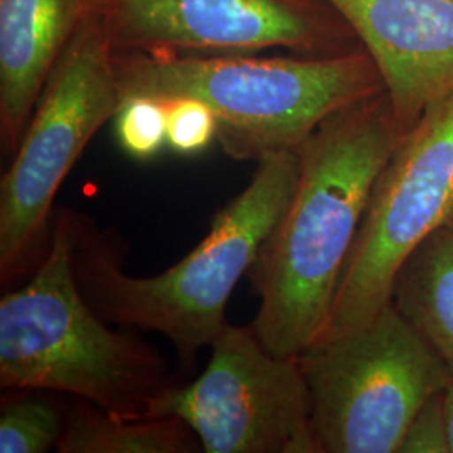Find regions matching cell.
Masks as SVG:
<instances>
[{
  "mask_svg": "<svg viewBox=\"0 0 453 453\" xmlns=\"http://www.w3.org/2000/svg\"><path fill=\"white\" fill-rule=\"evenodd\" d=\"M166 145L181 155L194 157L217 140V118L202 99L190 96L166 99Z\"/></svg>",
  "mask_w": 453,
  "mask_h": 453,
  "instance_id": "cell-16",
  "label": "cell"
},
{
  "mask_svg": "<svg viewBox=\"0 0 453 453\" xmlns=\"http://www.w3.org/2000/svg\"><path fill=\"white\" fill-rule=\"evenodd\" d=\"M203 372L163 391L150 417H177L205 453H321L297 357H275L250 326L226 323Z\"/></svg>",
  "mask_w": 453,
  "mask_h": 453,
  "instance_id": "cell-8",
  "label": "cell"
},
{
  "mask_svg": "<svg viewBox=\"0 0 453 453\" xmlns=\"http://www.w3.org/2000/svg\"><path fill=\"white\" fill-rule=\"evenodd\" d=\"M96 0H0V138L14 155L54 65Z\"/></svg>",
  "mask_w": 453,
  "mask_h": 453,
  "instance_id": "cell-11",
  "label": "cell"
},
{
  "mask_svg": "<svg viewBox=\"0 0 453 453\" xmlns=\"http://www.w3.org/2000/svg\"><path fill=\"white\" fill-rule=\"evenodd\" d=\"M114 52L331 56L361 46L326 0H96Z\"/></svg>",
  "mask_w": 453,
  "mask_h": 453,
  "instance_id": "cell-9",
  "label": "cell"
},
{
  "mask_svg": "<svg viewBox=\"0 0 453 453\" xmlns=\"http://www.w3.org/2000/svg\"><path fill=\"white\" fill-rule=\"evenodd\" d=\"M326 2L372 56L403 133L452 93L453 0Z\"/></svg>",
  "mask_w": 453,
  "mask_h": 453,
  "instance_id": "cell-10",
  "label": "cell"
},
{
  "mask_svg": "<svg viewBox=\"0 0 453 453\" xmlns=\"http://www.w3.org/2000/svg\"><path fill=\"white\" fill-rule=\"evenodd\" d=\"M297 359L321 453H400L418 410L453 374L393 303L361 327L318 338Z\"/></svg>",
  "mask_w": 453,
  "mask_h": 453,
  "instance_id": "cell-5",
  "label": "cell"
},
{
  "mask_svg": "<svg viewBox=\"0 0 453 453\" xmlns=\"http://www.w3.org/2000/svg\"><path fill=\"white\" fill-rule=\"evenodd\" d=\"M59 453L202 452L194 430L177 417H121L88 402L69 410Z\"/></svg>",
  "mask_w": 453,
  "mask_h": 453,
  "instance_id": "cell-13",
  "label": "cell"
},
{
  "mask_svg": "<svg viewBox=\"0 0 453 453\" xmlns=\"http://www.w3.org/2000/svg\"><path fill=\"white\" fill-rule=\"evenodd\" d=\"M400 453H452L443 391L434 395L421 406L406 430Z\"/></svg>",
  "mask_w": 453,
  "mask_h": 453,
  "instance_id": "cell-17",
  "label": "cell"
},
{
  "mask_svg": "<svg viewBox=\"0 0 453 453\" xmlns=\"http://www.w3.org/2000/svg\"><path fill=\"white\" fill-rule=\"evenodd\" d=\"M116 140L138 162L153 160L166 145V103L150 96L125 97L114 116Z\"/></svg>",
  "mask_w": 453,
  "mask_h": 453,
  "instance_id": "cell-15",
  "label": "cell"
},
{
  "mask_svg": "<svg viewBox=\"0 0 453 453\" xmlns=\"http://www.w3.org/2000/svg\"><path fill=\"white\" fill-rule=\"evenodd\" d=\"M74 211L58 213L49 249L20 289L0 299V385L54 391L121 417H150L177 383L165 357L114 331L86 301L73 265Z\"/></svg>",
  "mask_w": 453,
  "mask_h": 453,
  "instance_id": "cell-4",
  "label": "cell"
},
{
  "mask_svg": "<svg viewBox=\"0 0 453 453\" xmlns=\"http://www.w3.org/2000/svg\"><path fill=\"white\" fill-rule=\"evenodd\" d=\"M65 417L39 398H14L2 403L0 453H46L58 449Z\"/></svg>",
  "mask_w": 453,
  "mask_h": 453,
  "instance_id": "cell-14",
  "label": "cell"
},
{
  "mask_svg": "<svg viewBox=\"0 0 453 453\" xmlns=\"http://www.w3.org/2000/svg\"><path fill=\"white\" fill-rule=\"evenodd\" d=\"M123 103L114 49L95 14L49 74L0 181V273L11 279L39 250L54 198L99 128Z\"/></svg>",
  "mask_w": 453,
  "mask_h": 453,
  "instance_id": "cell-6",
  "label": "cell"
},
{
  "mask_svg": "<svg viewBox=\"0 0 453 453\" xmlns=\"http://www.w3.org/2000/svg\"><path fill=\"white\" fill-rule=\"evenodd\" d=\"M450 219L453 91L403 133L378 175L321 336L361 327L388 306L406 256Z\"/></svg>",
  "mask_w": 453,
  "mask_h": 453,
  "instance_id": "cell-7",
  "label": "cell"
},
{
  "mask_svg": "<svg viewBox=\"0 0 453 453\" xmlns=\"http://www.w3.org/2000/svg\"><path fill=\"white\" fill-rule=\"evenodd\" d=\"M443 410H445V418H447V428H449V438H450V449L453 453V374L443 389Z\"/></svg>",
  "mask_w": 453,
  "mask_h": 453,
  "instance_id": "cell-18",
  "label": "cell"
},
{
  "mask_svg": "<svg viewBox=\"0 0 453 453\" xmlns=\"http://www.w3.org/2000/svg\"><path fill=\"white\" fill-rule=\"evenodd\" d=\"M257 163L249 185L211 217L209 234L162 274H127L114 232L74 213L73 265L91 308L110 324L162 334L180 363L190 366L228 323L232 292L250 273L296 188L297 150L274 151Z\"/></svg>",
  "mask_w": 453,
  "mask_h": 453,
  "instance_id": "cell-2",
  "label": "cell"
},
{
  "mask_svg": "<svg viewBox=\"0 0 453 453\" xmlns=\"http://www.w3.org/2000/svg\"><path fill=\"white\" fill-rule=\"evenodd\" d=\"M403 131L387 91L329 116L297 148L291 200L249 280L252 331L275 357H299L326 329L372 187Z\"/></svg>",
  "mask_w": 453,
  "mask_h": 453,
  "instance_id": "cell-1",
  "label": "cell"
},
{
  "mask_svg": "<svg viewBox=\"0 0 453 453\" xmlns=\"http://www.w3.org/2000/svg\"><path fill=\"white\" fill-rule=\"evenodd\" d=\"M391 303L453 372V219L406 256Z\"/></svg>",
  "mask_w": 453,
  "mask_h": 453,
  "instance_id": "cell-12",
  "label": "cell"
},
{
  "mask_svg": "<svg viewBox=\"0 0 453 453\" xmlns=\"http://www.w3.org/2000/svg\"><path fill=\"white\" fill-rule=\"evenodd\" d=\"M121 97L190 96L217 118V142L235 160L297 150L324 119L385 91L363 46L331 56L114 52Z\"/></svg>",
  "mask_w": 453,
  "mask_h": 453,
  "instance_id": "cell-3",
  "label": "cell"
}]
</instances>
